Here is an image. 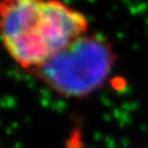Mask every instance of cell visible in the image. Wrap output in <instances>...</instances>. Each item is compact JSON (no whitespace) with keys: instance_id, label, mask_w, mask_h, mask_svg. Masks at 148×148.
<instances>
[{"instance_id":"obj_1","label":"cell","mask_w":148,"mask_h":148,"mask_svg":"<svg viewBox=\"0 0 148 148\" xmlns=\"http://www.w3.org/2000/svg\"><path fill=\"white\" fill-rule=\"evenodd\" d=\"M88 30V18L61 1L0 3V41L8 56L28 72L46 64Z\"/></svg>"},{"instance_id":"obj_2","label":"cell","mask_w":148,"mask_h":148,"mask_svg":"<svg viewBox=\"0 0 148 148\" xmlns=\"http://www.w3.org/2000/svg\"><path fill=\"white\" fill-rule=\"evenodd\" d=\"M114 62L107 39L85 34L30 73L60 96L83 98L104 85Z\"/></svg>"}]
</instances>
